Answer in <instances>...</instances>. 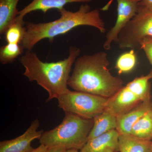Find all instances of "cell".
<instances>
[{"mask_svg":"<svg viewBox=\"0 0 152 152\" xmlns=\"http://www.w3.org/2000/svg\"><path fill=\"white\" fill-rule=\"evenodd\" d=\"M94 121V125L89 135L88 140L116 129V116L106 109L95 117Z\"/></svg>","mask_w":152,"mask_h":152,"instance_id":"obj_13","label":"cell"},{"mask_svg":"<svg viewBox=\"0 0 152 152\" xmlns=\"http://www.w3.org/2000/svg\"><path fill=\"white\" fill-rule=\"evenodd\" d=\"M24 23L23 21L16 20L6 30L4 34L7 43L21 45L27 30L26 28L23 27Z\"/></svg>","mask_w":152,"mask_h":152,"instance_id":"obj_18","label":"cell"},{"mask_svg":"<svg viewBox=\"0 0 152 152\" xmlns=\"http://www.w3.org/2000/svg\"><path fill=\"white\" fill-rule=\"evenodd\" d=\"M148 37H152V11L140 5L135 16L119 34L115 43L121 49H141Z\"/></svg>","mask_w":152,"mask_h":152,"instance_id":"obj_6","label":"cell"},{"mask_svg":"<svg viewBox=\"0 0 152 152\" xmlns=\"http://www.w3.org/2000/svg\"><path fill=\"white\" fill-rule=\"evenodd\" d=\"M131 134L139 138L152 140V107L133 126Z\"/></svg>","mask_w":152,"mask_h":152,"instance_id":"obj_17","label":"cell"},{"mask_svg":"<svg viewBox=\"0 0 152 152\" xmlns=\"http://www.w3.org/2000/svg\"><path fill=\"white\" fill-rule=\"evenodd\" d=\"M65 152H80V151H79V150L75 149H67Z\"/></svg>","mask_w":152,"mask_h":152,"instance_id":"obj_25","label":"cell"},{"mask_svg":"<svg viewBox=\"0 0 152 152\" xmlns=\"http://www.w3.org/2000/svg\"><path fill=\"white\" fill-rule=\"evenodd\" d=\"M39 122L35 120L23 134L16 138L0 142V152H31L34 148L31 143L36 139L39 140L44 132L38 131Z\"/></svg>","mask_w":152,"mask_h":152,"instance_id":"obj_8","label":"cell"},{"mask_svg":"<svg viewBox=\"0 0 152 152\" xmlns=\"http://www.w3.org/2000/svg\"><path fill=\"white\" fill-rule=\"evenodd\" d=\"M94 123V119L86 118L65 112V116L60 124L43 133L40 143L48 148L60 145L67 149L80 150L88 142Z\"/></svg>","mask_w":152,"mask_h":152,"instance_id":"obj_4","label":"cell"},{"mask_svg":"<svg viewBox=\"0 0 152 152\" xmlns=\"http://www.w3.org/2000/svg\"><path fill=\"white\" fill-rule=\"evenodd\" d=\"M141 49L145 52L147 58L152 65V37H148L144 39Z\"/></svg>","mask_w":152,"mask_h":152,"instance_id":"obj_21","label":"cell"},{"mask_svg":"<svg viewBox=\"0 0 152 152\" xmlns=\"http://www.w3.org/2000/svg\"><path fill=\"white\" fill-rule=\"evenodd\" d=\"M48 148V147L40 144V145L37 148L34 149L31 152H47Z\"/></svg>","mask_w":152,"mask_h":152,"instance_id":"obj_24","label":"cell"},{"mask_svg":"<svg viewBox=\"0 0 152 152\" xmlns=\"http://www.w3.org/2000/svg\"><path fill=\"white\" fill-rule=\"evenodd\" d=\"M120 152H152V141L132 134H120Z\"/></svg>","mask_w":152,"mask_h":152,"instance_id":"obj_14","label":"cell"},{"mask_svg":"<svg viewBox=\"0 0 152 152\" xmlns=\"http://www.w3.org/2000/svg\"><path fill=\"white\" fill-rule=\"evenodd\" d=\"M94 1V0H33L31 2L19 11L16 20L23 21L26 15L34 11H41L46 13L52 9H57L59 11L64 8L66 4L70 3L88 4Z\"/></svg>","mask_w":152,"mask_h":152,"instance_id":"obj_12","label":"cell"},{"mask_svg":"<svg viewBox=\"0 0 152 152\" xmlns=\"http://www.w3.org/2000/svg\"><path fill=\"white\" fill-rule=\"evenodd\" d=\"M57 99L59 107L65 113L94 119L106 110L109 99L90 93L69 90Z\"/></svg>","mask_w":152,"mask_h":152,"instance_id":"obj_5","label":"cell"},{"mask_svg":"<svg viewBox=\"0 0 152 152\" xmlns=\"http://www.w3.org/2000/svg\"><path fill=\"white\" fill-rule=\"evenodd\" d=\"M114 0H109L101 10H107ZM117 3V16L115 23L106 35L103 48L108 50L112 44L117 41L119 34L130 21L135 16L138 10L140 0H115Z\"/></svg>","mask_w":152,"mask_h":152,"instance_id":"obj_7","label":"cell"},{"mask_svg":"<svg viewBox=\"0 0 152 152\" xmlns=\"http://www.w3.org/2000/svg\"><path fill=\"white\" fill-rule=\"evenodd\" d=\"M66 150L65 147L62 146H54L48 148L47 152H65Z\"/></svg>","mask_w":152,"mask_h":152,"instance_id":"obj_22","label":"cell"},{"mask_svg":"<svg viewBox=\"0 0 152 152\" xmlns=\"http://www.w3.org/2000/svg\"><path fill=\"white\" fill-rule=\"evenodd\" d=\"M110 64L105 52L77 58L68 86L75 91L111 97L123 88L124 81L112 75L108 69Z\"/></svg>","mask_w":152,"mask_h":152,"instance_id":"obj_1","label":"cell"},{"mask_svg":"<svg viewBox=\"0 0 152 152\" xmlns=\"http://www.w3.org/2000/svg\"><path fill=\"white\" fill-rule=\"evenodd\" d=\"M142 102L136 95L126 86L111 97L109 98L106 110L116 116L121 115Z\"/></svg>","mask_w":152,"mask_h":152,"instance_id":"obj_9","label":"cell"},{"mask_svg":"<svg viewBox=\"0 0 152 152\" xmlns=\"http://www.w3.org/2000/svg\"><path fill=\"white\" fill-rule=\"evenodd\" d=\"M23 47L21 45L7 43L1 47L0 62L2 64L12 63L23 53Z\"/></svg>","mask_w":152,"mask_h":152,"instance_id":"obj_19","label":"cell"},{"mask_svg":"<svg viewBox=\"0 0 152 152\" xmlns=\"http://www.w3.org/2000/svg\"><path fill=\"white\" fill-rule=\"evenodd\" d=\"M78 48L70 47L66 58L56 62H44L39 59L37 54L27 51L19 58L24 67L23 75L29 81H35L48 92L49 97L47 102L69 91L68 81L70 76L73 64L80 53Z\"/></svg>","mask_w":152,"mask_h":152,"instance_id":"obj_2","label":"cell"},{"mask_svg":"<svg viewBox=\"0 0 152 152\" xmlns=\"http://www.w3.org/2000/svg\"><path fill=\"white\" fill-rule=\"evenodd\" d=\"M20 0H0V34H4L19 15L17 6Z\"/></svg>","mask_w":152,"mask_h":152,"instance_id":"obj_15","label":"cell"},{"mask_svg":"<svg viewBox=\"0 0 152 152\" xmlns=\"http://www.w3.org/2000/svg\"><path fill=\"white\" fill-rule=\"evenodd\" d=\"M140 5L152 11V0H140Z\"/></svg>","mask_w":152,"mask_h":152,"instance_id":"obj_23","label":"cell"},{"mask_svg":"<svg viewBox=\"0 0 152 152\" xmlns=\"http://www.w3.org/2000/svg\"><path fill=\"white\" fill-rule=\"evenodd\" d=\"M152 79V70L146 75L136 78L126 85L142 102H150V80Z\"/></svg>","mask_w":152,"mask_h":152,"instance_id":"obj_16","label":"cell"},{"mask_svg":"<svg viewBox=\"0 0 152 152\" xmlns=\"http://www.w3.org/2000/svg\"><path fill=\"white\" fill-rule=\"evenodd\" d=\"M137 57L134 50L124 53L117 60L115 68L119 73H127L132 70L135 66Z\"/></svg>","mask_w":152,"mask_h":152,"instance_id":"obj_20","label":"cell"},{"mask_svg":"<svg viewBox=\"0 0 152 152\" xmlns=\"http://www.w3.org/2000/svg\"><path fill=\"white\" fill-rule=\"evenodd\" d=\"M152 107L150 102H142L117 116L116 130L119 134H131L133 126Z\"/></svg>","mask_w":152,"mask_h":152,"instance_id":"obj_11","label":"cell"},{"mask_svg":"<svg viewBox=\"0 0 152 152\" xmlns=\"http://www.w3.org/2000/svg\"><path fill=\"white\" fill-rule=\"evenodd\" d=\"M59 18L46 23H26V32L21 45L24 48L31 51L42 40L48 39L53 42L55 37L64 34L74 28L86 26L97 29L101 33L106 32L105 24L99 10H91L88 4L81 5L76 12H71L64 8L59 11Z\"/></svg>","mask_w":152,"mask_h":152,"instance_id":"obj_3","label":"cell"},{"mask_svg":"<svg viewBox=\"0 0 152 152\" xmlns=\"http://www.w3.org/2000/svg\"><path fill=\"white\" fill-rule=\"evenodd\" d=\"M119 135L116 129L109 131L88 140L80 152H118Z\"/></svg>","mask_w":152,"mask_h":152,"instance_id":"obj_10","label":"cell"}]
</instances>
